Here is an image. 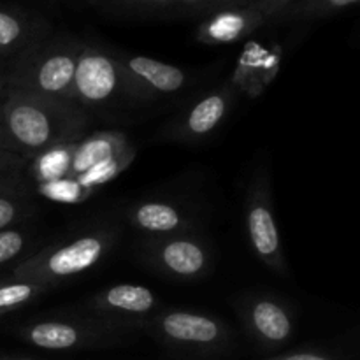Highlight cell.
Returning a JSON list of instances; mask_svg holds the SVG:
<instances>
[{
    "mask_svg": "<svg viewBox=\"0 0 360 360\" xmlns=\"http://www.w3.org/2000/svg\"><path fill=\"white\" fill-rule=\"evenodd\" d=\"M4 84H6V77H2V76H0V91L4 90Z\"/></svg>",
    "mask_w": 360,
    "mask_h": 360,
    "instance_id": "cell-27",
    "label": "cell"
},
{
    "mask_svg": "<svg viewBox=\"0 0 360 360\" xmlns=\"http://www.w3.org/2000/svg\"><path fill=\"white\" fill-rule=\"evenodd\" d=\"M0 139H2V134H0Z\"/></svg>",
    "mask_w": 360,
    "mask_h": 360,
    "instance_id": "cell-31",
    "label": "cell"
},
{
    "mask_svg": "<svg viewBox=\"0 0 360 360\" xmlns=\"http://www.w3.org/2000/svg\"><path fill=\"white\" fill-rule=\"evenodd\" d=\"M32 211V206L27 202L23 193L11 192V190H0V231L11 229L27 218Z\"/></svg>",
    "mask_w": 360,
    "mask_h": 360,
    "instance_id": "cell-22",
    "label": "cell"
},
{
    "mask_svg": "<svg viewBox=\"0 0 360 360\" xmlns=\"http://www.w3.org/2000/svg\"><path fill=\"white\" fill-rule=\"evenodd\" d=\"M288 2H290V0H264L257 9L266 16V14H274L278 13V11H281Z\"/></svg>",
    "mask_w": 360,
    "mask_h": 360,
    "instance_id": "cell-25",
    "label": "cell"
},
{
    "mask_svg": "<svg viewBox=\"0 0 360 360\" xmlns=\"http://www.w3.org/2000/svg\"><path fill=\"white\" fill-rule=\"evenodd\" d=\"M238 315L246 334L267 350L283 347L294 336L292 309L274 295H245L238 301Z\"/></svg>",
    "mask_w": 360,
    "mask_h": 360,
    "instance_id": "cell-10",
    "label": "cell"
},
{
    "mask_svg": "<svg viewBox=\"0 0 360 360\" xmlns=\"http://www.w3.org/2000/svg\"><path fill=\"white\" fill-rule=\"evenodd\" d=\"M136 146L130 143L127 148L109 155L108 158H104V160L98 162L97 165L88 169L86 172H83V174L79 176H74V178H77V181H79L84 188L90 190L91 193H95L98 186L112 181V179L118 178L123 171H127V169L130 167V164L136 160Z\"/></svg>",
    "mask_w": 360,
    "mask_h": 360,
    "instance_id": "cell-18",
    "label": "cell"
},
{
    "mask_svg": "<svg viewBox=\"0 0 360 360\" xmlns=\"http://www.w3.org/2000/svg\"><path fill=\"white\" fill-rule=\"evenodd\" d=\"M357 2L359 0H327L330 11L343 9V7H348V6H352V4H357Z\"/></svg>",
    "mask_w": 360,
    "mask_h": 360,
    "instance_id": "cell-26",
    "label": "cell"
},
{
    "mask_svg": "<svg viewBox=\"0 0 360 360\" xmlns=\"http://www.w3.org/2000/svg\"><path fill=\"white\" fill-rule=\"evenodd\" d=\"M86 123V115L76 104L7 86L0 91V146L27 160L55 144L79 141Z\"/></svg>",
    "mask_w": 360,
    "mask_h": 360,
    "instance_id": "cell-1",
    "label": "cell"
},
{
    "mask_svg": "<svg viewBox=\"0 0 360 360\" xmlns=\"http://www.w3.org/2000/svg\"><path fill=\"white\" fill-rule=\"evenodd\" d=\"M74 102L81 109H102L130 101L125 74L116 55L83 46L74 74Z\"/></svg>",
    "mask_w": 360,
    "mask_h": 360,
    "instance_id": "cell-5",
    "label": "cell"
},
{
    "mask_svg": "<svg viewBox=\"0 0 360 360\" xmlns=\"http://www.w3.org/2000/svg\"><path fill=\"white\" fill-rule=\"evenodd\" d=\"M127 218L132 227L151 238L185 234L195 227L190 211L167 199L137 200L127 210Z\"/></svg>",
    "mask_w": 360,
    "mask_h": 360,
    "instance_id": "cell-14",
    "label": "cell"
},
{
    "mask_svg": "<svg viewBox=\"0 0 360 360\" xmlns=\"http://www.w3.org/2000/svg\"><path fill=\"white\" fill-rule=\"evenodd\" d=\"M238 91L231 83L207 91L193 102L181 116L169 123L165 136L178 143H199L210 137L231 112Z\"/></svg>",
    "mask_w": 360,
    "mask_h": 360,
    "instance_id": "cell-12",
    "label": "cell"
},
{
    "mask_svg": "<svg viewBox=\"0 0 360 360\" xmlns=\"http://www.w3.org/2000/svg\"><path fill=\"white\" fill-rule=\"evenodd\" d=\"M7 360H32V359H7Z\"/></svg>",
    "mask_w": 360,
    "mask_h": 360,
    "instance_id": "cell-30",
    "label": "cell"
},
{
    "mask_svg": "<svg viewBox=\"0 0 360 360\" xmlns=\"http://www.w3.org/2000/svg\"><path fill=\"white\" fill-rule=\"evenodd\" d=\"M167 347L195 354H213L231 341V330L217 316L186 309H160L144 323Z\"/></svg>",
    "mask_w": 360,
    "mask_h": 360,
    "instance_id": "cell-4",
    "label": "cell"
},
{
    "mask_svg": "<svg viewBox=\"0 0 360 360\" xmlns=\"http://www.w3.org/2000/svg\"><path fill=\"white\" fill-rule=\"evenodd\" d=\"M245 224L248 243L257 259L278 274L288 276V267L285 262L283 246L274 218L273 204L269 197L267 176L259 174L253 179L245 204Z\"/></svg>",
    "mask_w": 360,
    "mask_h": 360,
    "instance_id": "cell-8",
    "label": "cell"
},
{
    "mask_svg": "<svg viewBox=\"0 0 360 360\" xmlns=\"http://www.w3.org/2000/svg\"><path fill=\"white\" fill-rule=\"evenodd\" d=\"M48 292H51V288L28 280H13V278H9L6 281H0V319L25 308L32 301L48 294Z\"/></svg>",
    "mask_w": 360,
    "mask_h": 360,
    "instance_id": "cell-19",
    "label": "cell"
},
{
    "mask_svg": "<svg viewBox=\"0 0 360 360\" xmlns=\"http://www.w3.org/2000/svg\"><path fill=\"white\" fill-rule=\"evenodd\" d=\"M30 238L25 231L20 229H6L0 231V267L7 266L18 257L23 255L25 250L28 248Z\"/></svg>",
    "mask_w": 360,
    "mask_h": 360,
    "instance_id": "cell-23",
    "label": "cell"
},
{
    "mask_svg": "<svg viewBox=\"0 0 360 360\" xmlns=\"http://www.w3.org/2000/svg\"><path fill=\"white\" fill-rule=\"evenodd\" d=\"M116 58L125 74L134 104L174 95L190 84L188 74L171 63L158 62L144 55H116Z\"/></svg>",
    "mask_w": 360,
    "mask_h": 360,
    "instance_id": "cell-11",
    "label": "cell"
},
{
    "mask_svg": "<svg viewBox=\"0 0 360 360\" xmlns=\"http://www.w3.org/2000/svg\"><path fill=\"white\" fill-rule=\"evenodd\" d=\"M183 2H190V4H193V2H199V0H183Z\"/></svg>",
    "mask_w": 360,
    "mask_h": 360,
    "instance_id": "cell-29",
    "label": "cell"
},
{
    "mask_svg": "<svg viewBox=\"0 0 360 360\" xmlns=\"http://www.w3.org/2000/svg\"><path fill=\"white\" fill-rule=\"evenodd\" d=\"M76 143L77 141L55 144V146L46 148L41 153L28 158V162H30V165H28V174L32 176L34 183L55 181V179L69 176Z\"/></svg>",
    "mask_w": 360,
    "mask_h": 360,
    "instance_id": "cell-17",
    "label": "cell"
},
{
    "mask_svg": "<svg viewBox=\"0 0 360 360\" xmlns=\"http://www.w3.org/2000/svg\"><path fill=\"white\" fill-rule=\"evenodd\" d=\"M150 2H153V4H165V2H169V0H150Z\"/></svg>",
    "mask_w": 360,
    "mask_h": 360,
    "instance_id": "cell-28",
    "label": "cell"
},
{
    "mask_svg": "<svg viewBox=\"0 0 360 360\" xmlns=\"http://www.w3.org/2000/svg\"><path fill=\"white\" fill-rule=\"evenodd\" d=\"M34 185L39 195L60 204H79L94 195L74 176H65V178L55 179V181L34 183Z\"/></svg>",
    "mask_w": 360,
    "mask_h": 360,
    "instance_id": "cell-20",
    "label": "cell"
},
{
    "mask_svg": "<svg viewBox=\"0 0 360 360\" xmlns=\"http://www.w3.org/2000/svg\"><path fill=\"white\" fill-rule=\"evenodd\" d=\"M144 257L155 271L176 281H199L213 266L206 241L192 232L151 238Z\"/></svg>",
    "mask_w": 360,
    "mask_h": 360,
    "instance_id": "cell-7",
    "label": "cell"
},
{
    "mask_svg": "<svg viewBox=\"0 0 360 360\" xmlns=\"http://www.w3.org/2000/svg\"><path fill=\"white\" fill-rule=\"evenodd\" d=\"M116 238L118 231L109 227L81 232L74 239L49 245L20 260L9 278L34 281L53 290L58 283L97 266L111 252Z\"/></svg>",
    "mask_w": 360,
    "mask_h": 360,
    "instance_id": "cell-2",
    "label": "cell"
},
{
    "mask_svg": "<svg viewBox=\"0 0 360 360\" xmlns=\"http://www.w3.org/2000/svg\"><path fill=\"white\" fill-rule=\"evenodd\" d=\"M281 49L264 48L259 42H248L239 56L229 83L238 94L257 98L267 90L280 72Z\"/></svg>",
    "mask_w": 360,
    "mask_h": 360,
    "instance_id": "cell-13",
    "label": "cell"
},
{
    "mask_svg": "<svg viewBox=\"0 0 360 360\" xmlns=\"http://www.w3.org/2000/svg\"><path fill=\"white\" fill-rule=\"evenodd\" d=\"M81 48L83 46L76 44L32 46L21 53L4 86L63 104H76L72 88Z\"/></svg>",
    "mask_w": 360,
    "mask_h": 360,
    "instance_id": "cell-3",
    "label": "cell"
},
{
    "mask_svg": "<svg viewBox=\"0 0 360 360\" xmlns=\"http://www.w3.org/2000/svg\"><path fill=\"white\" fill-rule=\"evenodd\" d=\"M264 21L259 9L224 11L204 21L199 28V41L206 44H231L255 30Z\"/></svg>",
    "mask_w": 360,
    "mask_h": 360,
    "instance_id": "cell-15",
    "label": "cell"
},
{
    "mask_svg": "<svg viewBox=\"0 0 360 360\" xmlns=\"http://www.w3.org/2000/svg\"><path fill=\"white\" fill-rule=\"evenodd\" d=\"M264 360H334L323 354H315V352H295V354H283L276 357L264 359Z\"/></svg>",
    "mask_w": 360,
    "mask_h": 360,
    "instance_id": "cell-24",
    "label": "cell"
},
{
    "mask_svg": "<svg viewBox=\"0 0 360 360\" xmlns=\"http://www.w3.org/2000/svg\"><path fill=\"white\" fill-rule=\"evenodd\" d=\"M158 301L153 290L141 285H115L91 295L84 304L90 319L111 326L115 329H139L153 315Z\"/></svg>",
    "mask_w": 360,
    "mask_h": 360,
    "instance_id": "cell-9",
    "label": "cell"
},
{
    "mask_svg": "<svg viewBox=\"0 0 360 360\" xmlns=\"http://www.w3.org/2000/svg\"><path fill=\"white\" fill-rule=\"evenodd\" d=\"M130 144L129 137L122 132L108 130V132H95L88 137H81L76 143L72 155L69 176H79L108 158L109 155L123 150Z\"/></svg>",
    "mask_w": 360,
    "mask_h": 360,
    "instance_id": "cell-16",
    "label": "cell"
},
{
    "mask_svg": "<svg viewBox=\"0 0 360 360\" xmlns=\"http://www.w3.org/2000/svg\"><path fill=\"white\" fill-rule=\"evenodd\" d=\"M27 39V28L21 18L16 14L0 11V53H14L21 49V53L27 51L25 46Z\"/></svg>",
    "mask_w": 360,
    "mask_h": 360,
    "instance_id": "cell-21",
    "label": "cell"
},
{
    "mask_svg": "<svg viewBox=\"0 0 360 360\" xmlns=\"http://www.w3.org/2000/svg\"><path fill=\"white\" fill-rule=\"evenodd\" d=\"M16 334L28 345L42 350L72 352L118 343L123 330L95 319H41L20 326Z\"/></svg>",
    "mask_w": 360,
    "mask_h": 360,
    "instance_id": "cell-6",
    "label": "cell"
}]
</instances>
